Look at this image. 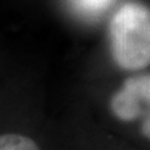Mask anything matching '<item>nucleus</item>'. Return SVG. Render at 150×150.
<instances>
[{"label": "nucleus", "mask_w": 150, "mask_h": 150, "mask_svg": "<svg viewBox=\"0 0 150 150\" xmlns=\"http://www.w3.org/2000/svg\"><path fill=\"white\" fill-rule=\"evenodd\" d=\"M110 53L120 69L138 71L150 65V8L124 3L110 19Z\"/></svg>", "instance_id": "1"}, {"label": "nucleus", "mask_w": 150, "mask_h": 150, "mask_svg": "<svg viewBox=\"0 0 150 150\" xmlns=\"http://www.w3.org/2000/svg\"><path fill=\"white\" fill-rule=\"evenodd\" d=\"M111 111L121 121H133L150 112V73L130 76L111 96Z\"/></svg>", "instance_id": "2"}, {"label": "nucleus", "mask_w": 150, "mask_h": 150, "mask_svg": "<svg viewBox=\"0 0 150 150\" xmlns=\"http://www.w3.org/2000/svg\"><path fill=\"white\" fill-rule=\"evenodd\" d=\"M115 0H71L73 9L84 18H99L108 11Z\"/></svg>", "instance_id": "3"}, {"label": "nucleus", "mask_w": 150, "mask_h": 150, "mask_svg": "<svg viewBox=\"0 0 150 150\" xmlns=\"http://www.w3.org/2000/svg\"><path fill=\"white\" fill-rule=\"evenodd\" d=\"M0 150H40L31 138L23 134H0Z\"/></svg>", "instance_id": "4"}, {"label": "nucleus", "mask_w": 150, "mask_h": 150, "mask_svg": "<svg viewBox=\"0 0 150 150\" xmlns=\"http://www.w3.org/2000/svg\"><path fill=\"white\" fill-rule=\"evenodd\" d=\"M142 134L146 139L150 140V112L145 114L143 116V123H142Z\"/></svg>", "instance_id": "5"}]
</instances>
